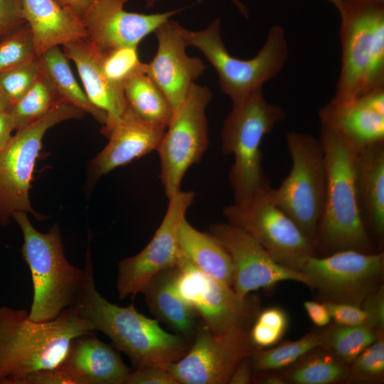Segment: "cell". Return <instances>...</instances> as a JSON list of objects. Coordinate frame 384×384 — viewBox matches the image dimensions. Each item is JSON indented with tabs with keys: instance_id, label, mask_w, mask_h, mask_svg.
Segmentation results:
<instances>
[{
	"instance_id": "32",
	"label": "cell",
	"mask_w": 384,
	"mask_h": 384,
	"mask_svg": "<svg viewBox=\"0 0 384 384\" xmlns=\"http://www.w3.org/2000/svg\"><path fill=\"white\" fill-rule=\"evenodd\" d=\"M61 100L50 82L40 73L31 87L8 110L14 130L39 119Z\"/></svg>"
},
{
	"instance_id": "26",
	"label": "cell",
	"mask_w": 384,
	"mask_h": 384,
	"mask_svg": "<svg viewBox=\"0 0 384 384\" xmlns=\"http://www.w3.org/2000/svg\"><path fill=\"white\" fill-rule=\"evenodd\" d=\"M182 254L198 270L232 287L233 266L225 248L210 233L192 226L184 218L178 231Z\"/></svg>"
},
{
	"instance_id": "13",
	"label": "cell",
	"mask_w": 384,
	"mask_h": 384,
	"mask_svg": "<svg viewBox=\"0 0 384 384\" xmlns=\"http://www.w3.org/2000/svg\"><path fill=\"white\" fill-rule=\"evenodd\" d=\"M383 270V252L343 250L309 257L302 272L324 301L362 306L379 287Z\"/></svg>"
},
{
	"instance_id": "21",
	"label": "cell",
	"mask_w": 384,
	"mask_h": 384,
	"mask_svg": "<svg viewBox=\"0 0 384 384\" xmlns=\"http://www.w3.org/2000/svg\"><path fill=\"white\" fill-rule=\"evenodd\" d=\"M63 48L74 62L90 102L107 118L102 129L105 134L127 107L123 87L107 78L102 68L104 50L86 37L68 42Z\"/></svg>"
},
{
	"instance_id": "47",
	"label": "cell",
	"mask_w": 384,
	"mask_h": 384,
	"mask_svg": "<svg viewBox=\"0 0 384 384\" xmlns=\"http://www.w3.org/2000/svg\"><path fill=\"white\" fill-rule=\"evenodd\" d=\"M11 103L0 86V111H8Z\"/></svg>"
},
{
	"instance_id": "43",
	"label": "cell",
	"mask_w": 384,
	"mask_h": 384,
	"mask_svg": "<svg viewBox=\"0 0 384 384\" xmlns=\"http://www.w3.org/2000/svg\"><path fill=\"white\" fill-rule=\"evenodd\" d=\"M250 355L245 357L238 363L228 383L250 384L253 383L254 370Z\"/></svg>"
},
{
	"instance_id": "48",
	"label": "cell",
	"mask_w": 384,
	"mask_h": 384,
	"mask_svg": "<svg viewBox=\"0 0 384 384\" xmlns=\"http://www.w3.org/2000/svg\"><path fill=\"white\" fill-rule=\"evenodd\" d=\"M326 1H328L329 3L333 4L337 9L338 6H340L342 0H326Z\"/></svg>"
},
{
	"instance_id": "45",
	"label": "cell",
	"mask_w": 384,
	"mask_h": 384,
	"mask_svg": "<svg viewBox=\"0 0 384 384\" xmlns=\"http://www.w3.org/2000/svg\"><path fill=\"white\" fill-rule=\"evenodd\" d=\"M60 6L68 9L81 19L90 0H55Z\"/></svg>"
},
{
	"instance_id": "6",
	"label": "cell",
	"mask_w": 384,
	"mask_h": 384,
	"mask_svg": "<svg viewBox=\"0 0 384 384\" xmlns=\"http://www.w3.org/2000/svg\"><path fill=\"white\" fill-rule=\"evenodd\" d=\"M12 218L21 230V254L32 278L33 294L28 316L35 321L53 320L76 299L85 285L86 271L66 259L58 225L43 233L24 212H16Z\"/></svg>"
},
{
	"instance_id": "4",
	"label": "cell",
	"mask_w": 384,
	"mask_h": 384,
	"mask_svg": "<svg viewBox=\"0 0 384 384\" xmlns=\"http://www.w3.org/2000/svg\"><path fill=\"white\" fill-rule=\"evenodd\" d=\"M341 69L332 100L348 102L384 87V0H342Z\"/></svg>"
},
{
	"instance_id": "40",
	"label": "cell",
	"mask_w": 384,
	"mask_h": 384,
	"mask_svg": "<svg viewBox=\"0 0 384 384\" xmlns=\"http://www.w3.org/2000/svg\"><path fill=\"white\" fill-rule=\"evenodd\" d=\"M125 384H178L174 377L166 369L157 367H144L131 370Z\"/></svg>"
},
{
	"instance_id": "23",
	"label": "cell",
	"mask_w": 384,
	"mask_h": 384,
	"mask_svg": "<svg viewBox=\"0 0 384 384\" xmlns=\"http://www.w3.org/2000/svg\"><path fill=\"white\" fill-rule=\"evenodd\" d=\"M354 183L363 223L370 238L380 245L384 238V142L357 152Z\"/></svg>"
},
{
	"instance_id": "3",
	"label": "cell",
	"mask_w": 384,
	"mask_h": 384,
	"mask_svg": "<svg viewBox=\"0 0 384 384\" xmlns=\"http://www.w3.org/2000/svg\"><path fill=\"white\" fill-rule=\"evenodd\" d=\"M326 167L323 213L314 240L316 255L343 250L375 252L356 199L354 166L357 151L334 129L321 124Z\"/></svg>"
},
{
	"instance_id": "20",
	"label": "cell",
	"mask_w": 384,
	"mask_h": 384,
	"mask_svg": "<svg viewBox=\"0 0 384 384\" xmlns=\"http://www.w3.org/2000/svg\"><path fill=\"white\" fill-rule=\"evenodd\" d=\"M166 128L142 119L127 105L105 134L108 143L90 162V182L93 184L114 169L156 151Z\"/></svg>"
},
{
	"instance_id": "11",
	"label": "cell",
	"mask_w": 384,
	"mask_h": 384,
	"mask_svg": "<svg viewBox=\"0 0 384 384\" xmlns=\"http://www.w3.org/2000/svg\"><path fill=\"white\" fill-rule=\"evenodd\" d=\"M211 99L208 87L193 83L165 129L156 151L160 158L159 178L168 199L181 191L185 174L207 150L206 110Z\"/></svg>"
},
{
	"instance_id": "34",
	"label": "cell",
	"mask_w": 384,
	"mask_h": 384,
	"mask_svg": "<svg viewBox=\"0 0 384 384\" xmlns=\"http://www.w3.org/2000/svg\"><path fill=\"white\" fill-rule=\"evenodd\" d=\"M384 378V337H378L349 365L346 383H377Z\"/></svg>"
},
{
	"instance_id": "37",
	"label": "cell",
	"mask_w": 384,
	"mask_h": 384,
	"mask_svg": "<svg viewBox=\"0 0 384 384\" xmlns=\"http://www.w3.org/2000/svg\"><path fill=\"white\" fill-rule=\"evenodd\" d=\"M40 73L38 57L0 73V86L12 105L31 87Z\"/></svg>"
},
{
	"instance_id": "36",
	"label": "cell",
	"mask_w": 384,
	"mask_h": 384,
	"mask_svg": "<svg viewBox=\"0 0 384 384\" xmlns=\"http://www.w3.org/2000/svg\"><path fill=\"white\" fill-rule=\"evenodd\" d=\"M37 57L28 24L0 41V73Z\"/></svg>"
},
{
	"instance_id": "27",
	"label": "cell",
	"mask_w": 384,
	"mask_h": 384,
	"mask_svg": "<svg viewBox=\"0 0 384 384\" xmlns=\"http://www.w3.org/2000/svg\"><path fill=\"white\" fill-rule=\"evenodd\" d=\"M40 72L53 85L65 101L90 114L103 126L105 115L90 102L84 90L78 83L69 65L68 58L59 46L53 47L37 56Z\"/></svg>"
},
{
	"instance_id": "46",
	"label": "cell",
	"mask_w": 384,
	"mask_h": 384,
	"mask_svg": "<svg viewBox=\"0 0 384 384\" xmlns=\"http://www.w3.org/2000/svg\"><path fill=\"white\" fill-rule=\"evenodd\" d=\"M148 7L154 6L157 2L162 0H144ZM237 8L239 12L246 18L249 17V10L241 0H230Z\"/></svg>"
},
{
	"instance_id": "7",
	"label": "cell",
	"mask_w": 384,
	"mask_h": 384,
	"mask_svg": "<svg viewBox=\"0 0 384 384\" xmlns=\"http://www.w3.org/2000/svg\"><path fill=\"white\" fill-rule=\"evenodd\" d=\"M179 29L188 46L198 49L216 70L220 90L232 103L262 88L281 72L288 58L286 32L280 25L270 28L258 53L246 60L228 52L221 36L219 18L201 31H191L181 24Z\"/></svg>"
},
{
	"instance_id": "14",
	"label": "cell",
	"mask_w": 384,
	"mask_h": 384,
	"mask_svg": "<svg viewBox=\"0 0 384 384\" xmlns=\"http://www.w3.org/2000/svg\"><path fill=\"white\" fill-rule=\"evenodd\" d=\"M248 331L215 334L203 322L198 323L188 352L166 370L178 384L228 383L238 363L255 348Z\"/></svg>"
},
{
	"instance_id": "33",
	"label": "cell",
	"mask_w": 384,
	"mask_h": 384,
	"mask_svg": "<svg viewBox=\"0 0 384 384\" xmlns=\"http://www.w3.org/2000/svg\"><path fill=\"white\" fill-rule=\"evenodd\" d=\"M288 325V315L283 309L266 308L259 311L248 331L250 341L257 348H271L281 341Z\"/></svg>"
},
{
	"instance_id": "18",
	"label": "cell",
	"mask_w": 384,
	"mask_h": 384,
	"mask_svg": "<svg viewBox=\"0 0 384 384\" xmlns=\"http://www.w3.org/2000/svg\"><path fill=\"white\" fill-rule=\"evenodd\" d=\"M154 33L157 49L154 58L147 63L146 73L174 111L206 67L201 58L186 53L188 46L180 31L178 23L169 19Z\"/></svg>"
},
{
	"instance_id": "25",
	"label": "cell",
	"mask_w": 384,
	"mask_h": 384,
	"mask_svg": "<svg viewBox=\"0 0 384 384\" xmlns=\"http://www.w3.org/2000/svg\"><path fill=\"white\" fill-rule=\"evenodd\" d=\"M178 271L176 265L156 273L142 293L157 321L192 342L198 324V315L176 289Z\"/></svg>"
},
{
	"instance_id": "15",
	"label": "cell",
	"mask_w": 384,
	"mask_h": 384,
	"mask_svg": "<svg viewBox=\"0 0 384 384\" xmlns=\"http://www.w3.org/2000/svg\"><path fill=\"white\" fill-rule=\"evenodd\" d=\"M194 198L193 191L181 190L169 198L165 215L149 242L138 254L119 262L117 292L120 299L142 293L154 275L178 264L182 256L178 231Z\"/></svg>"
},
{
	"instance_id": "5",
	"label": "cell",
	"mask_w": 384,
	"mask_h": 384,
	"mask_svg": "<svg viewBox=\"0 0 384 384\" xmlns=\"http://www.w3.org/2000/svg\"><path fill=\"white\" fill-rule=\"evenodd\" d=\"M286 116L282 107L266 100L262 88L232 103L220 138L222 152L234 156L228 176L234 203L271 186L262 168L260 147L264 137Z\"/></svg>"
},
{
	"instance_id": "9",
	"label": "cell",
	"mask_w": 384,
	"mask_h": 384,
	"mask_svg": "<svg viewBox=\"0 0 384 384\" xmlns=\"http://www.w3.org/2000/svg\"><path fill=\"white\" fill-rule=\"evenodd\" d=\"M85 112L61 100L46 115L21 127L0 150V225H6L18 211L31 213L29 190L43 138L52 127L80 119Z\"/></svg>"
},
{
	"instance_id": "2",
	"label": "cell",
	"mask_w": 384,
	"mask_h": 384,
	"mask_svg": "<svg viewBox=\"0 0 384 384\" xmlns=\"http://www.w3.org/2000/svg\"><path fill=\"white\" fill-rule=\"evenodd\" d=\"M95 331L70 308L35 321L23 309L0 306V384H21L33 372L59 366L75 338Z\"/></svg>"
},
{
	"instance_id": "1",
	"label": "cell",
	"mask_w": 384,
	"mask_h": 384,
	"mask_svg": "<svg viewBox=\"0 0 384 384\" xmlns=\"http://www.w3.org/2000/svg\"><path fill=\"white\" fill-rule=\"evenodd\" d=\"M89 240L85 255L86 281L69 307L87 320L95 331L107 336L113 346L129 359L134 369L166 368L186 355L192 342L164 331L159 321L146 317L133 304L120 306L105 299L97 290Z\"/></svg>"
},
{
	"instance_id": "35",
	"label": "cell",
	"mask_w": 384,
	"mask_h": 384,
	"mask_svg": "<svg viewBox=\"0 0 384 384\" xmlns=\"http://www.w3.org/2000/svg\"><path fill=\"white\" fill-rule=\"evenodd\" d=\"M147 63L140 60L137 47L124 46L104 50L102 68L107 78L113 83L122 86L130 76L146 70Z\"/></svg>"
},
{
	"instance_id": "31",
	"label": "cell",
	"mask_w": 384,
	"mask_h": 384,
	"mask_svg": "<svg viewBox=\"0 0 384 384\" xmlns=\"http://www.w3.org/2000/svg\"><path fill=\"white\" fill-rule=\"evenodd\" d=\"M383 334L368 321L357 326L334 325L323 331L322 347L350 363L368 346Z\"/></svg>"
},
{
	"instance_id": "44",
	"label": "cell",
	"mask_w": 384,
	"mask_h": 384,
	"mask_svg": "<svg viewBox=\"0 0 384 384\" xmlns=\"http://www.w3.org/2000/svg\"><path fill=\"white\" fill-rule=\"evenodd\" d=\"M11 117L8 111H0V150L9 142L14 132Z\"/></svg>"
},
{
	"instance_id": "16",
	"label": "cell",
	"mask_w": 384,
	"mask_h": 384,
	"mask_svg": "<svg viewBox=\"0 0 384 384\" xmlns=\"http://www.w3.org/2000/svg\"><path fill=\"white\" fill-rule=\"evenodd\" d=\"M209 233L230 256L233 266L232 288L240 297L284 281L310 287L302 272L278 263L261 245L238 228L228 223H214L209 227Z\"/></svg>"
},
{
	"instance_id": "41",
	"label": "cell",
	"mask_w": 384,
	"mask_h": 384,
	"mask_svg": "<svg viewBox=\"0 0 384 384\" xmlns=\"http://www.w3.org/2000/svg\"><path fill=\"white\" fill-rule=\"evenodd\" d=\"M21 384H78L65 370L58 366L33 372L26 375Z\"/></svg>"
},
{
	"instance_id": "17",
	"label": "cell",
	"mask_w": 384,
	"mask_h": 384,
	"mask_svg": "<svg viewBox=\"0 0 384 384\" xmlns=\"http://www.w3.org/2000/svg\"><path fill=\"white\" fill-rule=\"evenodd\" d=\"M129 0H90L81 17L86 38L102 50L137 47L140 42L183 9L140 14L124 9Z\"/></svg>"
},
{
	"instance_id": "39",
	"label": "cell",
	"mask_w": 384,
	"mask_h": 384,
	"mask_svg": "<svg viewBox=\"0 0 384 384\" xmlns=\"http://www.w3.org/2000/svg\"><path fill=\"white\" fill-rule=\"evenodd\" d=\"M326 306L331 319L340 326H357L366 322L368 313L362 306L338 302H323Z\"/></svg>"
},
{
	"instance_id": "28",
	"label": "cell",
	"mask_w": 384,
	"mask_h": 384,
	"mask_svg": "<svg viewBox=\"0 0 384 384\" xmlns=\"http://www.w3.org/2000/svg\"><path fill=\"white\" fill-rule=\"evenodd\" d=\"M349 365L329 350L318 347L279 373L284 383L332 384L346 381Z\"/></svg>"
},
{
	"instance_id": "29",
	"label": "cell",
	"mask_w": 384,
	"mask_h": 384,
	"mask_svg": "<svg viewBox=\"0 0 384 384\" xmlns=\"http://www.w3.org/2000/svg\"><path fill=\"white\" fill-rule=\"evenodd\" d=\"M122 87L128 107L137 116L150 123L167 127L174 110L146 70L130 76Z\"/></svg>"
},
{
	"instance_id": "10",
	"label": "cell",
	"mask_w": 384,
	"mask_h": 384,
	"mask_svg": "<svg viewBox=\"0 0 384 384\" xmlns=\"http://www.w3.org/2000/svg\"><path fill=\"white\" fill-rule=\"evenodd\" d=\"M271 188L227 206L224 215L228 223L252 237L278 263L302 272L306 260L316 255L314 242L274 203Z\"/></svg>"
},
{
	"instance_id": "22",
	"label": "cell",
	"mask_w": 384,
	"mask_h": 384,
	"mask_svg": "<svg viewBox=\"0 0 384 384\" xmlns=\"http://www.w3.org/2000/svg\"><path fill=\"white\" fill-rule=\"evenodd\" d=\"M59 367L78 384H125L132 370L113 345L102 342L94 334L75 338Z\"/></svg>"
},
{
	"instance_id": "19",
	"label": "cell",
	"mask_w": 384,
	"mask_h": 384,
	"mask_svg": "<svg viewBox=\"0 0 384 384\" xmlns=\"http://www.w3.org/2000/svg\"><path fill=\"white\" fill-rule=\"evenodd\" d=\"M318 114L321 125L336 131L357 152L384 142V87L348 102L331 99Z\"/></svg>"
},
{
	"instance_id": "38",
	"label": "cell",
	"mask_w": 384,
	"mask_h": 384,
	"mask_svg": "<svg viewBox=\"0 0 384 384\" xmlns=\"http://www.w3.org/2000/svg\"><path fill=\"white\" fill-rule=\"evenodd\" d=\"M26 24L22 0H0V41Z\"/></svg>"
},
{
	"instance_id": "8",
	"label": "cell",
	"mask_w": 384,
	"mask_h": 384,
	"mask_svg": "<svg viewBox=\"0 0 384 384\" xmlns=\"http://www.w3.org/2000/svg\"><path fill=\"white\" fill-rule=\"evenodd\" d=\"M292 167L277 188L270 189L271 197L313 241L324 210L326 189V167L319 139L308 133H286Z\"/></svg>"
},
{
	"instance_id": "42",
	"label": "cell",
	"mask_w": 384,
	"mask_h": 384,
	"mask_svg": "<svg viewBox=\"0 0 384 384\" xmlns=\"http://www.w3.org/2000/svg\"><path fill=\"white\" fill-rule=\"evenodd\" d=\"M304 308L309 319L316 326L324 327L330 323L331 317L324 302L306 301L304 303Z\"/></svg>"
},
{
	"instance_id": "30",
	"label": "cell",
	"mask_w": 384,
	"mask_h": 384,
	"mask_svg": "<svg viewBox=\"0 0 384 384\" xmlns=\"http://www.w3.org/2000/svg\"><path fill=\"white\" fill-rule=\"evenodd\" d=\"M323 345V331H312L295 341H284L269 348H255L250 355L254 372L286 368L309 351Z\"/></svg>"
},
{
	"instance_id": "24",
	"label": "cell",
	"mask_w": 384,
	"mask_h": 384,
	"mask_svg": "<svg viewBox=\"0 0 384 384\" xmlns=\"http://www.w3.org/2000/svg\"><path fill=\"white\" fill-rule=\"evenodd\" d=\"M22 1L37 56L53 47L86 37L81 19L55 0Z\"/></svg>"
},
{
	"instance_id": "12",
	"label": "cell",
	"mask_w": 384,
	"mask_h": 384,
	"mask_svg": "<svg viewBox=\"0 0 384 384\" xmlns=\"http://www.w3.org/2000/svg\"><path fill=\"white\" fill-rule=\"evenodd\" d=\"M176 289L215 334L248 330L259 313L256 298L240 297L232 287L194 266L183 254Z\"/></svg>"
}]
</instances>
